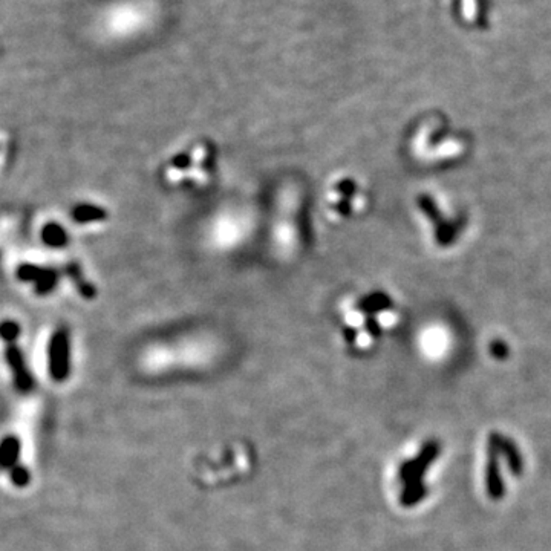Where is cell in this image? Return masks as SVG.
<instances>
[{"instance_id":"obj_1","label":"cell","mask_w":551,"mask_h":551,"mask_svg":"<svg viewBox=\"0 0 551 551\" xmlns=\"http://www.w3.org/2000/svg\"><path fill=\"white\" fill-rule=\"evenodd\" d=\"M50 372L57 382H63L69 374V337L64 329H59L50 343Z\"/></svg>"},{"instance_id":"obj_2","label":"cell","mask_w":551,"mask_h":551,"mask_svg":"<svg viewBox=\"0 0 551 551\" xmlns=\"http://www.w3.org/2000/svg\"><path fill=\"white\" fill-rule=\"evenodd\" d=\"M489 455H502L507 461L510 472L515 475H520L522 472L524 463L520 449H517L516 444L507 438V436L499 434H492L489 436Z\"/></svg>"},{"instance_id":"obj_3","label":"cell","mask_w":551,"mask_h":551,"mask_svg":"<svg viewBox=\"0 0 551 551\" xmlns=\"http://www.w3.org/2000/svg\"><path fill=\"white\" fill-rule=\"evenodd\" d=\"M5 354H6V362L10 364L11 372L14 375L15 387H17L20 392H29L32 389V377L27 369V363L25 359H23L20 350L13 342L8 343Z\"/></svg>"},{"instance_id":"obj_4","label":"cell","mask_w":551,"mask_h":551,"mask_svg":"<svg viewBox=\"0 0 551 551\" xmlns=\"http://www.w3.org/2000/svg\"><path fill=\"white\" fill-rule=\"evenodd\" d=\"M485 487H487L489 496L495 501L506 495V485L501 476L498 457L495 455H489L487 468H485Z\"/></svg>"},{"instance_id":"obj_5","label":"cell","mask_w":551,"mask_h":551,"mask_svg":"<svg viewBox=\"0 0 551 551\" xmlns=\"http://www.w3.org/2000/svg\"><path fill=\"white\" fill-rule=\"evenodd\" d=\"M20 455V441L15 436H6L0 443V468L15 467Z\"/></svg>"},{"instance_id":"obj_6","label":"cell","mask_w":551,"mask_h":551,"mask_svg":"<svg viewBox=\"0 0 551 551\" xmlns=\"http://www.w3.org/2000/svg\"><path fill=\"white\" fill-rule=\"evenodd\" d=\"M42 238L46 245L50 247H64L68 241L66 233L62 229L59 224H48L43 229Z\"/></svg>"},{"instance_id":"obj_7","label":"cell","mask_w":551,"mask_h":551,"mask_svg":"<svg viewBox=\"0 0 551 551\" xmlns=\"http://www.w3.org/2000/svg\"><path fill=\"white\" fill-rule=\"evenodd\" d=\"M72 217L77 222H92L96 220H104L106 217V213L103 212L100 207H94V206H78L74 210H72Z\"/></svg>"},{"instance_id":"obj_8","label":"cell","mask_w":551,"mask_h":551,"mask_svg":"<svg viewBox=\"0 0 551 551\" xmlns=\"http://www.w3.org/2000/svg\"><path fill=\"white\" fill-rule=\"evenodd\" d=\"M426 495V487L423 484H417V485H410L408 487V490L403 493V504L406 506H412V504H417V502Z\"/></svg>"},{"instance_id":"obj_9","label":"cell","mask_w":551,"mask_h":551,"mask_svg":"<svg viewBox=\"0 0 551 551\" xmlns=\"http://www.w3.org/2000/svg\"><path fill=\"white\" fill-rule=\"evenodd\" d=\"M19 332H20V328L15 322L6 320L2 323V325H0V337L6 340L8 343H13L15 337L19 336Z\"/></svg>"},{"instance_id":"obj_10","label":"cell","mask_w":551,"mask_h":551,"mask_svg":"<svg viewBox=\"0 0 551 551\" xmlns=\"http://www.w3.org/2000/svg\"><path fill=\"white\" fill-rule=\"evenodd\" d=\"M11 480L15 485H19V487H23V485H27L29 482V473L25 467H20V466H15L11 468Z\"/></svg>"}]
</instances>
